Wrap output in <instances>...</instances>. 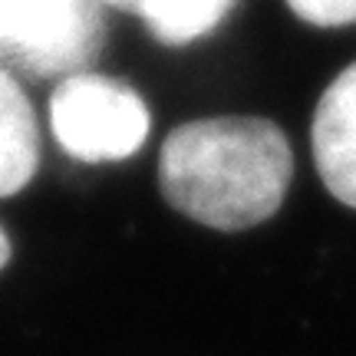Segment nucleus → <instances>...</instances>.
<instances>
[{"label": "nucleus", "mask_w": 356, "mask_h": 356, "mask_svg": "<svg viewBox=\"0 0 356 356\" xmlns=\"http://www.w3.org/2000/svg\"><path fill=\"white\" fill-rule=\"evenodd\" d=\"M106 3L142 17L155 40L181 47L211 33L225 20L234 0H106Z\"/></svg>", "instance_id": "nucleus-6"}, {"label": "nucleus", "mask_w": 356, "mask_h": 356, "mask_svg": "<svg viewBox=\"0 0 356 356\" xmlns=\"http://www.w3.org/2000/svg\"><path fill=\"white\" fill-rule=\"evenodd\" d=\"M102 43L96 0H0V53L37 76H73Z\"/></svg>", "instance_id": "nucleus-3"}, {"label": "nucleus", "mask_w": 356, "mask_h": 356, "mask_svg": "<svg viewBox=\"0 0 356 356\" xmlns=\"http://www.w3.org/2000/svg\"><path fill=\"white\" fill-rule=\"evenodd\" d=\"M287 7L314 26L356 24V0H287Z\"/></svg>", "instance_id": "nucleus-7"}, {"label": "nucleus", "mask_w": 356, "mask_h": 356, "mask_svg": "<svg viewBox=\"0 0 356 356\" xmlns=\"http://www.w3.org/2000/svg\"><path fill=\"white\" fill-rule=\"evenodd\" d=\"M53 132L79 162H119L149 136V109L132 86L96 73L66 76L50 99Z\"/></svg>", "instance_id": "nucleus-2"}, {"label": "nucleus", "mask_w": 356, "mask_h": 356, "mask_svg": "<svg viewBox=\"0 0 356 356\" xmlns=\"http://www.w3.org/2000/svg\"><path fill=\"white\" fill-rule=\"evenodd\" d=\"M10 261V241H7V234H3V228H0V267Z\"/></svg>", "instance_id": "nucleus-8"}, {"label": "nucleus", "mask_w": 356, "mask_h": 356, "mask_svg": "<svg viewBox=\"0 0 356 356\" xmlns=\"http://www.w3.org/2000/svg\"><path fill=\"white\" fill-rule=\"evenodd\" d=\"M40 165V136L33 106L20 83L0 70V198L26 188Z\"/></svg>", "instance_id": "nucleus-5"}, {"label": "nucleus", "mask_w": 356, "mask_h": 356, "mask_svg": "<svg viewBox=\"0 0 356 356\" xmlns=\"http://www.w3.org/2000/svg\"><path fill=\"white\" fill-rule=\"evenodd\" d=\"M293 175L284 129L261 115L195 119L168 132L159 188L175 211L215 231H248L274 215Z\"/></svg>", "instance_id": "nucleus-1"}, {"label": "nucleus", "mask_w": 356, "mask_h": 356, "mask_svg": "<svg viewBox=\"0 0 356 356\" xmlns=\"http://www.w3.org/2000/svg\"><path fill=\"white\" fill-rule=\"evenodd\" d=\"M314 162L337 202L356 208V63L323 89L310 129Z\"/></svg>", "instance_id": "nucleus-4"}]
</instances>
